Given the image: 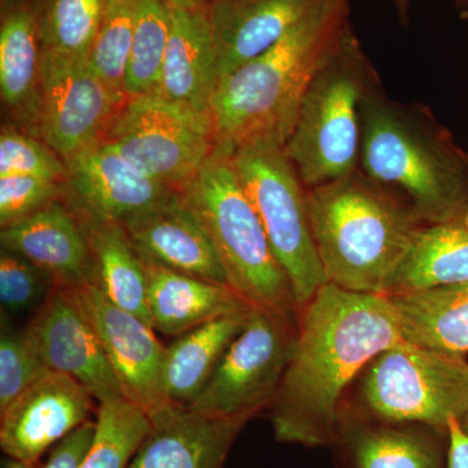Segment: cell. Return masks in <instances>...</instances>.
<instances>
[{"instance_id": "d6a6232c", "label": "cell", "mask_w": 468, "mask_h": 468, "mask_svg": "<svg viewBox=\"0 0 468 468\" xmlns=\"http://www.w3.org/2000/svg\"><path fill=\"white\" fill-rule=\"evenodd\" d=\"M48 371L26 331L3 329L0 335V412Z\"/></svg>"}, {"instance_id": "603a6c76", "label": "cell", "mask_w": 468, "mask_h": 468, "mask_svg": "<svg viewBox=\"0 0 468 468\" xmlns=\"http://www.w3.org/2000/svg\"><path fill=\"white\" fill-rule=\"evenodd\" d=\"M42 48L36 5H5L0 27V94L5 106L38 132Z\"/></svg>"}, {"instance_id": "1f68e13d", "label": "cell", "mask_w": 468, "mask_h": 468, "mask_svg": "<svg viewBox=\"0 0 468 468\" xmlns=\"http://www.w3.org/2000/svg\"><path fill=\"white\" fill-rule=\"evenodd\" d=\"M23 175L36 176L64 183L66 160L36 134L3 126L0 133V177Z\"/></svg>"}, {"instance_id": "7a4b0ae2", "label": "cell", "mask_w": 468, "mask_h": 468, "mask_svg": "<svg viewBox=\"0 0 468 468\" xmlns=\"http://www.w3.org/2000/svg\"><path fill=\"white\" fill-rule=\"evenodd\" d=\"M350 0H318L275 46L218 81L211 103L218 146L284 147L311 80L350 24Z\"/></svg>"}, {"instance_id": "ab89813d", "label": "cell", "mask_w": 468, "mask_h": 468, "mask_svg": "<svg viewBox=\"0 0 468 468\" xmlns=\"http://www.w3.org/2000/svg\"><path fill=\"white\" fill-rule=\"evenodd\" d=\"M172 8H196L203 5L206 0H168Z\"/></svg>"}, {"instance_id": "8d00e7d4", "label": "cell", "mask_w": 468, "mask_h": 468, "mask_svg": "<svg viewBox=\"0 0 468 468\" xmlns=\"http://www.w3.org/2000/svg\"><path fill=\"white\" fill-rule=\"evenodd\" d=\"M449 468H468V435L457 419L449 421Z\"/></svg>"}, {"instance_id": "74e56055", "label": "cell", "mask_w": 468, "mask_h": 468, "mask_svg": "<svg viewBox=\"0 0 468 468\" xmlns=\"http://www.w3.org/2000/svg\"><path fill=\"white\" fill-rule=\"evenodd\" d=\"M0 468H41V461L29 462L18 460V458L9 457L5 455L0 462Z\"/></svg>"}, {"instance_id": "f35d334b", "label": "cell", "mask_w": 468, "mask_h": 468, "mask_svg": "<svg viewBox=\"0 0 468 468\" xmlns=\"http://www.w3.org/2000/svg\"><path fill=\"white\" fill-rule=\"evenodd\" d=\"M399 5L401 11H406L408 8V0H394ZM455 5H457L458 11H460L461 16L468 18V0H454Z\"/></svg>"}, {"instance_id": "d4e9b609", "label": "cell", "mask_w": 468, "mask_h": 468, "mask_svg": "<svg viewBox=\"0 0 468 468\" xmlns=\"http://www.w3.org/2000/svg\"><path fill=\"white\" fill-rule=\"evenodd\" d=\"M250 309L197 326L165 347L163 385L169 401L189 408L198 399L227 347L246 324Z\"/></svg>"}, {"instance_id": "4dcf8cb0", "label": "cell", "mask_w": 468, "mask_h": 468, "mask_svg": "<svg viewBox=\"0 0 468 468\" xmlns=\"http://www.w3.org/2000/svg\"><path fill=\"white\" fill-rule=\"evenodd\" d=\"M138 0H104L103 14L89 64L107 84L125 92V69ZM126 94V92H125Z\"/></svg>"}, {"instance_id": "83f0119b", "label": "cell", "mask_w": 468, "mask_h": 468, "mask_svg": "<svg viewBox=\"0 0 468 468\" xmlns=\"http://www.w3.org/2000/svg\"><path fill=\"white\" fill-rule=\"evenodd\" d=\"M172 27L168 0H138L124 89L128 98L155 94Z\"/></svg>"}, {"instance_id": "9c48e42d", "label": "cell", "mask_w": 468, "mask_h": 468, "mask_svg": "<svg viewBox=\"0 0 468 468\" xmlns=\"http://www.w3.org/2000/svg\"><path fill=\"white\" fill-rule=\"evenodd\" d=\"M298 325L275 311L251 306L192 411L251 420L270 410L282 388L297 343Z\"/></svg>"}, {"instance_id": "ba28073f", "label": "cell", "mask_w": 468, "mask_h": 468, "mask_svg": "<svg viewBox=\"0 0 468 468\" xmlns=\"http://www.w3.org/2000/svg\"><path fill=\"white\" fill-rule=\"evenodd\" d=\"M232 162L277 261L291 280L301 314L328 282L311 227L309 190L282 147H241L232 151Z\"/></svg>"}, {"instance_id": "d6986e66", "label": "cell", "mask_w": 468, "mask_h": 468, "mask_svg": "<svg viewBox=\"0 0 468 468\" xmlns=\"http://www.w3.org/2000/svg\"><path fill=\"white\" fill-rule=\"evenodd\" d=\"M151 420L126 468H224L248 419L217 418L174 405Z\"/></svg>"}, {"instance_id": "2e32d148", "label": "cell", "mask_w": 468, "mask_h": 468, "mask_svg": "<svg viewBox=\"0 0 468 468\" xmlns=\"http://www.w3.org/2000/svg\"><path fill=\"white\" fill-rule=\"evenodd\" d=\"M0 242L50 277L54 286L80 289L95 284L94 257L80 218L63 199L2 227Z\"/></svg>"}, {"instance_id": "cb8c5ba5", "label": "cell", "mask_w": 468, "mask_h": 468, "mask_svg": "<svg viewBox=\"0 0 468 468\" xmlns=\"http://www.w3.org/2000/svg\"><path fill=\"white\" fill-rule=\"evenodd\" d=\"M405 343L468 354V282L389 295Z\"/></svg>"}, {"instance_id": "44dd1931", "label": "cell", "mask_w": 468, "mask_h": 468, "mask_svg": "<svg viewBox=\"0 0 468 468\" xmlns=\"http://www.w3.org/2000/svg\"><path fill=\"white\" fill-rule=\"evenodd\" d=\"M218 84L207 2L196 8H172L171 34L155 94L178 106L211 113Z\"/></svg>"}, {"instance_id": "f1b7e54d", "label": "cell", "mask_w": 468, "mask_h": 468, "mask_svg": "<svg viewBox=\"0 0 468 468\" xmlns=\"http://www.w3.org/2000/svg\"><path fill=\"white\" fill-rule=\"evenodd\" d=\"M97 430L79 468H126L149 433L151 420L137 403L124 397L100 402Z\"/></svg>"}, {"instance_id": "8fae6325", "label": "cell", "mask_w": 468, "mask_h": 468, "mask_svg": "<svg viewBox=\"0 0 468 468\" xmlns=\"http://www.w3.org/2000/svg\"><path fill=\"white\" fill-rule=\"evenodd\" d=\"M126 101L89 58L42 52L38 135L61 158L103 141Z\"/></svg>"}, {"instance_id": "ac0fdd59", "label": "cell", "mask_w": 468, "mask_h": 468, "mask_svg": "<svg viewBox=\"0 0 468 468\" xmlns=\"http://www.w3.org/2000/svg\"><path fill=\"white\" fill-rule=\"evenodd\" d=\"M329 448L338 468H449V427L341 417Z\"/></svg>"}, {"instance_id": "ffe728a7", "label": "cell", "mask_w": 468, "mask_h": 468, "mask_svg": "<svg viewBox=\"0 0 468 468\" xmlns=\"http://www.w3.org/2000/svg\"><path fill=\"white\" fill-rule=\"evenodd\" d=\"M316 3L318 0H209L218 81L270 50Z\"/></svg>"}, {"instance_id": "7c38bea8", "label": "cell", "mask_w": 468, "mask_h": 468, "mask_svg": "<svg viewBox=\"0 0 468 468\" xmlns=\"http://www.w3.org/2000/svg\"><path fill=\"white\" fill-rule=\"evenodd\" d=\"M64 160L61 199L81 221L124 224L177 194L135 168L104 140Z\"/></svg>"}, {"instance_id": "6da1fadb", "label": "cell", "mask_w": 468, "mask_h": 468, "mask_svg": "<svg viewBox=\"0 0 468 468\" xmlns=\"http://www.w3.org/2000/svg\"><path fill=\"white\" fill-rule=\"evenodd\" d=\"M399 341L388 295L322 286L301 310L294 353L270 408L276 441L329 448L350 385L369 360Z\"/></svg>"}, {"instance_id": "b9f144b4", "label": "cell", "mask_w": 468, "mask_h": 468, "mask_svg": "<svg viewBox=\"0 0 468 468\" xmlns=\"http://www.w3.org/2000/svg\"><path fill=\"white\" fill-rule=\"evenodd\" d=\"M14 2H23V0H5V5H8V3H14Z\"/></svg>"}, {"instance_id": "e575fe53", "label": "cell", "mask_w": 468, "mask_h": 468, "mask_svg": "<svg viewBox=\"0 0 468 468\" xmlns=\"http://www.w3.org/2000/svg\"><path fill=\"white\" fill-rule=\"evenodd\" d=\"M63 184L36 176L0 177V227L16 223L61 198Z\"/></svg>"}, {"instance_id": "3957f363", "label": "cell", "mask_w": 468, "mask_h": 468, "mask_svg": "<svg viewBox=\"0 0 468 468\" xmlns=\"http://www.w3.org/2000/svg\"><path fill=\"white\" fill-rule=\"evenodd\" d=\"M359 169L402 197L424 224L468 220V151L423 103L363 104Z\"/></svg>"}, {"instance_id": "f546056e", "label": "cell", "mask_w": 468, "mask_h": 468, "mask_svg": "<svg viewBox=\"0 0 468 468\" xmlns=\"http://www.w3.org/2000/svg\"><path fill=\"white\" fill-rule=\"evenodd\" d=\"M34 5L42 52L90 57L104 0H37Z\"/></svg>"}, {"instance_id": "4fadbf2b", "label": "cell", "mask_w": 468, "mask_h": 468, "mask_svg": "<svg viewBox=\"0 0 468 468\" xmlns=\"http://www.w3.org/2000/svg\"><path fill=\"white\" fill-rule=\"evenodd\" d=\"M106 351L126 399L137 403L150 419L175 403L163 385L165 346L155 329L134 314L116 306L95 284L73 289Z\"/></svg>"}, {"instance_id": "30bf717a", "label": "cell", "mask_w": 468, "mask_h": 468, "mask_svg": "<svg viewBox=\"0 0 468 468\" xmlns=\"http://www.w3.org/2000/svg\"><path fill=\"white\" fill-rule=\"evenodd\" d=\"M107 141L144 175L181 193L217 144L209 112H198L156 94L128 98Z\"/></svg>"}, {"instance_id": "836d02e7", "label": "cell", "mask_w": 468, "mask_h": 468, "mask_svg": "<svg viewBox=\"0 0 468 468\" xmlns=\"http://www.w3.org/2000/svg\"><path fill=\"white\" fill-rule=\"evenodd\" d=\"M54 288L50 277L16 252L3 249L0 255V301L12 314L41 306Z\"/></svg>"}, {"instance_id": "5b68a950", "label": "cell", "mask_w": 468, "mask_h": 468, "mask_svg": "<svg viewBox=\"0 0 468 468\" xmlns=\"http://www.w3.org/2000/svg\"><path fill=\"white\" fill-rule=\"evenodd\" d=\"M381 88L349 24L311 80L282 147L307 190L359 168L363 104Z\"/></svg>"}, {"instance_id": "277c9868", "label": "cell", "mask_w": 468, "mask_h": 468, "mask_svg": "<svg viewBox=\"0 0 468 468\" xmlns=\"http://www.w3.org/2000/svg\"><path fill=\"white\" fill-rule=\"evenodd\" d=\"M314 239L326 282L388 295L424 223L399 194L360 169L307 192Z\"/></svg>"}, {"instance_id": "e0dca14e", "label": "cell", "mask_w": 468, "mask_h": 468, "mask_svg": "<svg viewBox=\"0 0 468 468\" xmlns=\"http://www.w3.org/2000/svg\"><path fill=\"white\" fill-rule=\"evenodd\" d=\"M122 226L141 257L185 275L230 286L211 236L180 193Z\"/></svg>"}, {"instance_id": "4316f807", "label": "cell", "mask_w": 468, "mask_h": 468, "mask_svg": "<svg viewBox=\"0 0 468 468\" xmlns=\"http://www.w3.org/2000/svg\"><path fill=\"white\" fill-rule=\"evenodd\" d=\"M81 223L94 257L95 285L113 304L151 325L146 270L124 226L115 221Z\"/></svg>"}, {"instance_id": "7402d4cb", "label": "cell", "mask_w": 468, "mask_h": 468, "mask_svg": "<svg viewBox=\"0 0 468 468\" xmlns=\"http://www.w3.org/2000/svg\"><path fill=\"white\" fill-rule=\"evenodd\" d=\"M141 260L146 270L151 325L160 334L178 337L211 320L251 307L230 286L185 275L144 257Z\"/></svg>"}, {"instance_id": "8992f818", "label": "cell", "mask_w": 468, "mask_h": 468, "mask_svg": "<svg viewBox=\"0 0 468 468\" xmlns=\"http://www.w3.org/2000/svg\"><path fill=\"white\" fill-rule=\"evenodd\" d=\"M180 196L211 236L230 288L251 306L275 311L298 325L300 307L291 280L243 190L232 150L215 144Z\"/></svg>"}, {"instance_id": "d590c367", "label": "cell", "mask_w": 468, "mask_h": 468, "mask_svg": "<svg viewBox=\"0 0 468 468\" xmlns=\"http://www.w3.org/2000/svg\"><path fill=\"white\" fill-rule=\"evenodd\" d=\"M95 430L97 423L92 420L77 428L51 449L48 460L41 463V468H79L90 449Z\"/></svg>"}, {"instance_id": "52a82bcc", "label": "cell", "mask_w": 468, "mask_h": 468, "mask_svg": "<svg viewBox=\"0 0 468 468\" xmlns=\"http://www.w3.org/2000/svg\"><path fill=\"white\" fill-rule=\"evenodd\" d=\"M467 410V359L401 340L362 369L345 394L340 418L448 428Z\"/></svg>"}, {"instance_id": "5bb4252c", "label": "cell", "mask_w": 468, "mask_h": 468, "mask_svg": "<svg viewBox=\"0 0 468 468\" xmlns=\"http://www.w3.org/2000/svg\"><path fill=\"white\" fill-rule=\"evenodd\" d=\"M26 332L50 371L75 378L98 402L116 397L126 399L73 289L54 286Z\"/></svg>"}, {"instance_id": "9a60e30c", "label": "cell", "mask_w": 468, "mask_h": 468, "mask_svg": "<svg viewBox=\"0 0 468 468\" xmlns=\"http://www.w3.org/2000/svg\"><path fill=\"white\" fill-rule=\"evenodd\" d=\"M91 393L48 371L0 412V448L9 457L39 462L46 452L90 420Z\"/></svg>"}, {"instance_id": "60d3db41", "label": "cell", "mask_w": 468, "mask_h": 468, "mask_svg": "<svg viewBox=\"0 0 468 468\" xmlns=\"http://www.w3.org/2000/svg\"><path fill=\"white\" fill-rule=\"evenodd\" d=\"M458 423H460L462 430H463L464 432H466L468 435V410L466 414H464V417L462 418L461 420L458 421Z\"/></svg>"}, {"instance_id": "484cf974", "label": "cell", "mask_w": 468, "mask_h": 468, "mask_svg": "<svg viewBox=\"0 0 468 468\" xmlns=\"http://www.w3.org/2000/svg\"><path fill=\"white\" fill-rule=\"evenodd\" d=\"M468 282V220L424 224L410 243L389 295Z\"/></svg>"}]
</instances>
